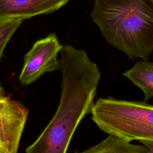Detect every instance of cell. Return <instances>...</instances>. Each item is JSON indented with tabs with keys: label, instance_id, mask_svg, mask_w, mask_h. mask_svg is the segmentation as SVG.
Returning a JSON list of instances; mask_svg holds the SVG:
<instances>
[{
	"label": "cell",
	"instance_id": "5",
	"mask_svg": "<svg viewBox=\"0 0 153 153\" xmlns=\"http://www.w3.org/2000/svg\"><path fill=\"white\" fill-rule=\"evenodd\" d=\"M29 114L21 103L0 96V153H16Z\"/></svg>",
	"mask_w": 153,
	"mask_h": 153
},
{
	"label": "cell",
	"instance_id": "7",
	"mask_svg": "<svg viewBox=\"0 0 153 153\" xmlns=\"http://www.w3.org/2000/svg\"><path fill=\"white\" fill-rule=\"evenodd\" d=\"M123 75L142 90L145 102L153 97V62L139 61Z\"/></svg>",
	"mask_w": 153,
	"mask_h": 153
},
{
	"label": "cell",
	"instance_id": "10",
	"mask_svg": "<svg viewBox=\"0 0 153 153\" xmlns=\"http://www.w3.org/2000/svg\"><path fill=\"white\" fill-rule=\"evenodd\" d=\"M146 148L148 153H153V141L143 140L140 142Z\"/></svg>",
	"mask_w": 153,
	"mask_h": 153
},
{
	"label": "cell",
	"instance_id": "1",
	"mask_svg": "<svg viewBox=\"0 0 153 153\" xmlns=\"http://www.w3.org/2000/svg\"><path fill=\"white\" fill-rule=\"evenodd\" d=\"M60 60L61 96L57 111L27 153H65L74 132L94 106L100 72L87 52L63 46Z\"/></svg>",
	"mask_w": 153,
	"mask_h": 153
},
{
	"label": "cell",
	"instance_id": "2",
	"mask_svg": "<svg viewBox=\"0 0 153 153\" xmlns=\"http://www.w3.org/2000/svg\"><path fill=\"white\" fill-rule=\"evenodd\" d=\"M93 21L110 45L133 60L153 51V0H94Z\"/></svg>",
	"mask_w": 153,
	"mask_h": 153
},
{
	"label": "cell",
	"instance_id": "3",
	"mask_svg": "<svg viewBox=\"0 0 153 153\" xmlns=\"http://www.w3.org/2000/svg\"><path fill=\"white\" fill-rule=\"evenodd\" d=\"M91 120L109 135L132 140L153 141V105L146 102L99 98Z\"/></svg>",
	"mask_w": 153,
	"mask_h": 153
},
{
	"label": "cell",
	"instance_id": "8",
	"mask_svg": "<svg viewBox=\"0 0 153 153\" xmlns=\"http://www.w3.org/2000/svg\"><path fill=\"white\" fill-rule=\"evenodd\" d=\"M85 153H148L145 146L133 145L130 142L111 135L100 143L82 151Z\"/></svg>",
	"mask_w": 153,
	"mask_h": 153
},
{
	"label": "cell",
	"instance_id": "6",
	"mask_svg": "<svg viewBox=\"0 0 153 153\" xmlns=\"http://www.w3.org/2000/svg\"><path fill=\"white\" fill-rule=\"evenodd\" d=\"M69 0H0V21L23 20L39 14L53 13Z\"/></svg>",
	"mask_w": 153,
	"mask_h": 153
},
{
	"label": "cell",
	"instance_id": "11",
	"mask_svg": "<svg viewBox=\"0 0 153 153\" xmlns=\"http://www.w3.org/2000/svg\"><path fill=\"white\" fill-rule=\"evenodd\" d=\"M4 94H4V91L3 88H2V87L0 85V96H2Z\"/></svg>",
	"mask_w": 153,
	"mask_h": 153
},
{
	"label": "cell",
	"instance_id": "4",
	"mask_svg": "<svg viewBox=\"0 0 153 153\" xmlns=\"http://www.w3.org/2000/svg\"><path fill=\"white\" fill-rule=\"evenodd\" d=\"M62 47L54 33L36 41L25 56L19 78L20 82L28 85L45 73L59 69L57 55Z\"/></svg>",
	"mask_w": 153,
	"mask_h": 153
},
{
	"label": "cell",
	"instance_id": "9",
	"mask_svg": "<svg viewBox=\"0 0 153 153\" xmlns=\"http://www.w3.org/2000/svg\"><path fill=\"white\" fill-rule=\"evenodd\" d=\"M22 21L20 19L0 21V60L8 42L20 26Z\"/></svg>",
	"mask_w": 153,
	"mask_h": 153
}]
</instances>
